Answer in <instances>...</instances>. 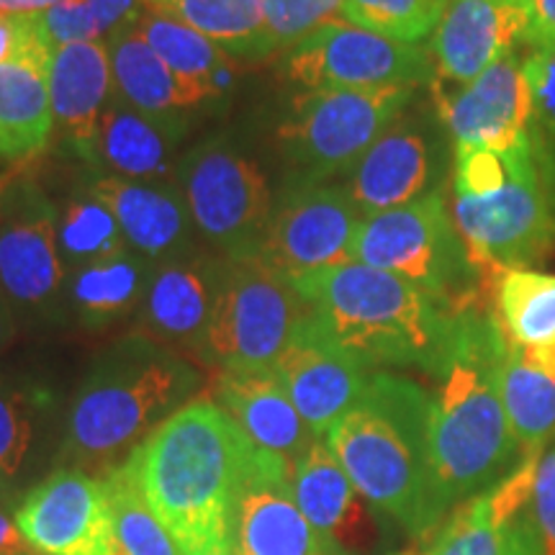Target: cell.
<instances>
[{"label": "cell", "instance_id": "4fadbf2b", "mask_svg": "<svg viewBox=\"0 0 555 555\" xmlns=\"http://www.w3.org/2000/svg\"><path fill=\"white\" fill-rule=\"evenodd\" d=\"M57 208L31 180L3 191L0 211V294L11 309L50 311L65 286Z\"/></svg>", "mask_w": 555, "mask_h": 555}, {"label": "cell", "instance_id": "f1b7e54d", "mask_svg": "<svg viewBox=\"0 0 555 555\" xmlns=\"http://www.w3.org/2000/svg\"><path fill=\"white\" fill-rule=\"evenodd\" d=\"M50 60H16L0 65V155L29 159L50 144L54 116Z\"/></svg>", "mask_w": 555, "mask_h": 555}, {"label": "cell", "instance_id": "816d5d0a", "mask_svg": "<svg viewBox=\"0 0 555 555\" xmlns=\"http://www.w3.org/2000/svg\"><path fill=\"white\" fill-rule=\"evenodd\" d=\"M547 555H555V551H551V553H547Z\"/></svg>", "mask_w": 555, "mask_h": 555}, {"label": "cell", "instance_id": "e575fe53", "mask_svg": "<svg viewBox=\"0 0 555 555\" xmlns=\"http://www.w3.org/2000/svg\"><path fill=\"white\" fill-rule=\"evenodd\" d=\"M114 517L116 555H183L155 512L144 504L127 468L119 466L103 476Z\"/></svg>", "mask_w": 555, "mask_h": 555}, {"label": "cell", "instance_id": "f907efd6", "mask_svg": "<svg viewBox=\"0 0 555 555\" xmlns=\"http://www.w3.org/2000/svg\"><path fill=\"white\" fill-rule=\"evenodd\" d=\"M21 555H37V553H21Z\"/></svg>", "mask_w": 555, "mask_h": 555}, {"label": "cell", "instance_id": "30bf717a", "mask_svg": "<svg viewBox=\"0 0 555 555\" xmlns=\"http://www.w3.org/2000/svg\"><path fill=\"white\" fill-rule=\"evenodd\" d=\"M176 185L193 224L221 258H258L275 201L255 159L229 139L211 137L180 157Z\"/></svg>", "mask_w": 555, "mask_h": 555}, {"label": "cell", "instance_id": "6da1fadb", "mask_svg": "<svg viewBox=\"0 0 555 555\" xmlns=\"http://www.w3.org/2000/svg\"><path fill=\"white\" fill-rule=\"evenodd\" d=\"M255 442L211 397L180 406L124 463L185 555L232 551V515Z\"/></svg>", "mask_w": 555, "mask_h": 555}, {"label": "cell", "instance_id": "7bdbcfd3", "mask_svg": "<svg viewBox=\"0 0 555 555\" xmlns=\"http://www.w3.org/2000/svg\"><path fill=\"white\" fill-rule=\"evenodd\" d=\"M90 11H93L101 37H111V34L137 26L150 9L144 0H90Z\"/></svg>", "mask_w": 555, "mask_h": 555}, {"label": "cell", "instance_id": "bcb514c9", "mask_svg": "<svg viewBox=\"0 0 555 555\" xmlns=\"http://www.w3.org/2000/svg\"><path fill=\"white\" fill-rule=\"evenodd\" d=\"M60 0H0V13H24V16H34L52 9Z\"/></svg>", "mask_w": 555, "mask_h": 555}, {"label": "cell", "instance_id": "f6af8a7d", "mask_svg": "<svg viewBox=\"0 0 555 555\" xmlns=\"http://www.w3.org/2000/svg\"><path fill=\"white\" fill-rule=\"evenodd\" d=\"M29 553L24 535H21L18 525L11 522V517H5L0 512V555H21Z\"/></svg>", "mask_w": 555, "mask_h": 555}, {"label": "cell", "instance_id": "d4e9b609", "mask_svg": "<svg viewBox=\"0 0 555 555\" xmlns=\"http://www.w3.org/2000/svg\"><path fill=\"white\" fill-rule=\"evenodd\" d=\"M211 399L237 422L255 446L286 457L291 466L317 440L275 371H217Z\"/></svg>", "mask_w": 555, "mask_h": 555}, {"label": "cell", "instance_id": "9c48e42d", "mask_svg": "<svg viewBox=\"0 0 555 555\" xmlns=\"http://www.w3.org/2000/svg\"><path fill=\"white\" fill-rule=\"evenodd\" d=\"M414 88L309 90L278 127V144L294 168V183H327L350 172L412 101Z\"/></svg>", "mask_w": 555, "mask_h": 555}, {"label": "cell", "instance_id": "277c9868", "mask_svg": "<svg viewBox=\"0 0 555 555\" xmlns=\"http://www.w3.org/2000/svg\"><path fill=\"white\" fill-rule=\"evenodd\" d=\"M288 281L319 332L365 367L416 365L440 376L457 314L422 288L356 260Z\"/></svg>", "mask_w": 555, "mask_h": 555}, {"label": "cell", "instance_id": "f546056e", "mask_svg": "<svg viewBox=\"0 0 555 555\" xmlns=\"http://www.w3.org/2000/svg\"><path fill=\"white\" fill-rule=\"evenodd\" d=\"M155 270V262L129 247L69 275V301L78 322L86 330H106L134 314L147 298Z\"/></svg>", "mask_w": 555, "mask_h": 555}, {"label": "cell", "instance_id": "52a82bcc", "mask_svg": "<svg viewBox=\"0 0 555 555\" xmlns=\"http://www.w3.org/2000/svg\"><path fill=\"white\" fill-rule=\"evenodd\" d=\"M350 258L386 270L422 288L455 314L486 307V288L470 266L442 189L412 204L373 214L360 221Z\"/></svg>", "mask_w": 555, "mask_h": 555}, {"label": "cell", "instance_id": "ab89813d", "mask_svg": "<svg viewBox=\"0 0 555 555\" xmlns=\"http://www.w3.org/2000/svg\"><path fill=\"white\" fill-rule=\"evenodd\" d=\"M41 37L50 50L78 44V41L101 39L99 24H95L90 0H60L52 9L37 13Z\"/></svg>", "mask_w": 555, "mask_h": 555}, {"label": "cell", "instance_id": "ee69618b", "mask_svg": "<svg viewBox=\"0 0 555 555\" xmlns=\"http://www.w3.org/2000/svg\"><path fill=\"white\" fill-rule=\"evenodd\" d=\"M532 24L527 31V47L555 44V0H530Z\"/></svg>", "mask_w": 555, "mask_h": 555}, {"label": "cell", "instance_id": "5bb4252c", "mask_svg": "<svg viewBox=\"0 0 555 555\" xmlns=\"http://www.w3.org/2000/svg\"><path fill=\"white\" fill-rule=\"evenodd\" d=\"M16 525L37 555H116L106 481L86 470L60 468L34 486Z\"/></svg>", "mask_w": 555, "mask_h": 555}, {"label": "cell", "instance_id": "44dd1931", "mask_svg": "<svg viewBox=\"0 0 555 555\" xmlns=\"http://www.w3.org/2000/svg\"><path fill=\"white\" fill-rule=\"evenodd\" d=\"M88 193L108 206L129 247L155 266L196 253L193 247L196 224L176 183H139L116 176H99L90 180Z\"/></svg>", "mask_w": 555, "mask_h": 555}, {"label": "cell", "instance_id": "603a6c76", "mask_svg": "<svg viewBox=\"0 0 555 555\" xmlns=\"http://www.w3.org/2000/svg\"><path fill=\"white\" fill-rule=\"evenodd\" d=\"M185 137V114H152L111 90L99 127V168L139 183H172Z\"/></svg>", "mask_w": 555, "mask_h": 555}, {"label": "cell", "instance_id": "836d02e7", "mask_svg": "<svg viewBox=\"0 0 555 555\" xmlns=\"http://www.w3.org/2000/svg\"><path fill=\"white\" fill-rule=\"evenodd\" d=\"M57 237L67 275L129 249L119 221L108 211V206H103L90 193L69 201L65 206L60 217Z\"/></svg>", "mask_w": 555, "mask_h": 555}, {"label": "cell", "instance_id": "3957f363", "mask_svg": "<svg viewBox=\"0 0 555 555\" xmlns=\"http://www.w3.org/2000/svg\"><path fill=\"white\" fill-rule=\"evenodd\" d=\"M198 386V367L147 332L116 339L90 363L75 393L62 457L86 474L108 476L189 404Z\"/></svg>", "mask_w": 555, "mask_h": 555}, {"label": "cell", "instance_id": "484cf974", "mask_svg": "<svg viewBox=\"0 0 555 555\" xmlns=\"http://www.w3.org/2000/svg\"><path fill=\"white\" fill-rule=\"evenodd\" d=\"M106 47L114 93L131 106L152 114H185L221 95V88L183 78L165 65L137 26L111 34Z\"/></svg>", "mask_w": 555, "mask_h": 555}, {"label": "cell", "instance_id": "9a60e30c", "mask_svg": "<svg viewBox=\"0 0 555 555\" xmlns=\"http://www.w3.org/2000/svg\"><path fill=\"white\" fill-rule=\"evenodd\" d=\"M332 547L298 509L294 466L255 448L234 504L232 555H330Z\"/></svg>", "mask_w": 555, "mask_h": 555}, {"label": "cell", "instance_id": "cb8c5ba5", "mask_svg": "<svg viewBox=\"0 0 555 555\" xmlns=\"http://www.w3.org/2000/svg\"><path fill=\"white\" fill-rule=\"evenodd\" d=\"M47 78L54 127L82 163L99 168V127L114 90L108 47L101 39L60 47L52 52Z\"/></svg>", "mask_w": 555, "mask_h": 555}, {"label": "cell", "instance_id": "7dc6e473", "mask_svg": "<svg viewBox=\"0 0 555 555\" xmlns=\"http://www.w3.org/2000/svg\"><path fill=\"white\" fill-rule=\"evenodd\" d=\"M13 335H16V319H13L11 304L0 294V352L11 345Z\"/></svg>", "mask_w": 555, "mask_h": 555}, {"label": "cell", "instance_id": "d590c367", "mask_svg": "<svg viewBox=\"0 0 555 555\" xmlns=\"http://www.w3.org/2000/svg\"><path fill=\"white\" fill-rule=\"evenodd\" d=\"M450 0H343V21L404 44L433 37Z\"/></svg>", "mask_w": 555, "mask_h": 555}, {"label": "cell", "instance_id": "5b68a950", "mask_svg": "<svg viewBox=\"0 0 555 555\" xmlns=\"http://www.w3.org/2000/svg\"><path fill=\"white\" fill-rule=\"evenodd\" d=\"M433 397L412 380L376 373L363 399L327 433V446L358 494L409 532L446 515L429 461Z\"/></svg>", "mask_w": 555, "mask_h": 555}, {"label": "cell", "instance_id": "83f0119b", "mask_svg": "<svg viewBox=\"0 0 555 555\" xmlns=\"http://www.w3.org/2000/svg\"><path fill=\"white\" fill-rule=\"evenodd\" d=\"M499 391L522 453L543 450L547 437L555 435V345L506 343Z\"/></svg>", "mask_w": 555, "mask_h": 555}, {"label": "cell", "instance_id": "d6986e66", "mask_svg": "<svg viewBox=\"0 0 555 555\" xmlns=\"http://www.w3.org/2000/svg\"><path fill=\"white\" fill-rule=\"evenodd\" d=\"M273 371L317 440L327 437L371 384L367 367L322 335L311 317L291 339Z\"/></svg>", "mask_w": 555, "mask_h": 555}, {"label": "cell", "instance_id": "60d3db41", "mask_svg": "<svg viewBox=\"0 0 555 555\" xmlns=\"http://www.w3.org/2000/svg\"><path fill=\"white\" fill-rule=\"evenodd\" d=\"M29 57L52 60V50L41 37L37 13H0V65Z\"/></svg>", "mask_w": 555, "mask_h": 555}, {"label": "cell", "instance_id": "7a4b0ae2", "mask_svg": "<svg viewBox=\"0 0 555 555\" xmlns=\"http://www.w3.org/2000/svg\"><path fill=\"white\" fill-rule=\"evenodd\" d=\"M506 339L494 309L474 307L455 319V335L429 412V461L442 509L481 496L519 466L499 376Z\"/></svg>", "mask_w": 555, "mask_h": 555}, {"label": "cell", "instance_id": "8d00e7d4", "mask_svg": "<svg viewBox=\"0 0 555 555\" xmlns=\"http://www.w3.org/2000/svg\"><path fill=\"white\" fill-rule=\"evenodd\" d=\"M270 57L343 16V0H262Z\"/></svg>", "mask_w": 555, "mask_h": 555}, {"label": "cell", "instance_id": "c3c4849f", "mask_svg": "<svg viewBox=\"0 0 555 555\" xmlns=\"http://www.w3.org/2000/svg\"><path fill=\"white\" fill-rule=\"evenodd\" d=\"M201 555H232V551H211V553H201Z\"/></svg>", "mask_w": 555, "mask_h": 555}, {"label": "cell", "instance_id": "b9f144b4", "mask_svg": "<svg viewBox=\"0 0 555 555\" xmlns=\"http://www.w3.org/2000/svg\"><path fill=\"white\" fill-rule=\"evenodd\" d=\"M532 512H535L545 545L555 551V450L540 455L538 461L535 491H532Z\"/></svg>", "mask_w": 555, "mask_h": 555}, {"label": "cell", "instance_id": "ba28073f", "mask_svg": "<svg viewBox=\"0 0 555 555\" xmlns=\"http://www.w3.org/2000/svg\"><path fill=\"white\" fill-rule=\"evenodd\" d=\"M307 317V301L286 275L260 258H221L198 360L214 371H273Z\"/></svg>", "mask_w": 555, "mask_h": 555}, {"label": "cell", "instance_id": "f35d334b", "mask_svg": "<svg viewBox=\"0 0 555 555\" xmlns=\"http://www.w3.org/2000/svg\"><path fill=\"white\" fill-rule=\"evenodd\" d=\"M525 78L532 101V127L555 152V44L530 47Z\"/></svg>", "mask_w": 555, "mask_h": 555}, {"label": "cell", "instance_id": "7402d4cb", "mask_svg": "<svg viewBox=\"0 0 555 555\" xmlns=\"http://www.w3.org/2000/svg\"><path fill=\"white\" fill-rule=\"evenodd\" d=\"M219 270L221 258L198 249L157 266L142 304V332L180 350V356L189 352L198 360L217 298Z\"/></svg>", "mask_w": 555, "mask_h": 555}, {"label": "cell", "instance_id": "2e32d148", "mask_svg": "<svg viewBox=\"0 0 555 555\" xmlns=\"http://www.w3.org/2000/svg\"><path fill=\"white\" fill-rule=\"evenodd\" d=\"M530 24V0H450L429 41L433 93L474 82L519 41L525 44Z\"/></svg>", "mask_w": 555, "mask_h": 555}, {"label": "cell", "instance_id": "e0dca14e", "mask_svg": "<svg viewBox=\"0 0 555 555\" xmlns=\"http://www.w3.org/2000/svg\"><path fill=\"white\" fill-rule=\"evenodd\" d=\"M540 450L481 496L468 499L435 538L427 555H547L538 519L527 506L535 491Z\"/></svg>", "mask_w": 555, "mask_h": 555}, {"label": "cell", "instance_id": "4dcf8cb0", "mask_svg": "<svg viewBox=\"0 0 555 555\" xmlns=\"http://www.w3.org/2000/svg\"><path fill=\"white\" fill-rule=\"evenodd\" d=\"M219 44L229 57L260 62L270 57L262 0H144Z\"/></svg>", "mask_w": 555, "mask_h": 555}, {"label": "cell", "instance_id": "d6a6232c", "mask_svg": "<svg viewBox=\"0 0 555 555\" xmlns=\"http://www.w3.org/2000/svg\"><path fill=\"white\" fill-rule=\"evenodd\" d=\"M137 29L159 54V60L176 69L178 75L221 88V78L229 73V60L232 57L211 39H206L204 34L191 29L189 24L170 16V13L155 9H150L139 18Z\"/></svg>", "mask_w": 555, "mask_h": 555}, {"label": "cell", "instance_id": "8fae6325", "mask_svg": "<svg viewBox=\"0 0 555 555\" xmlns=\"http://www.w3.org/2000/svg\"><path fill=\"white\" fill-rule=\"evenodd\" d=\"M281 73L309 90L416 88L433 82V57L420 44H404L347 21L319 26L283 52Z\"/></svg>", "mask_w": 555, "mask_h": 555}, {"label": "cell", "instance_id": "7c38bea8", "mask_svg": "<svg viewBox=\"0 0 555 555\" xmlns=\"http://www.w3.org/2000/svg\"><path fill=\"white\" fill-rule=\"evenodd\" d=\"M360 221L363 214L345 185L288 180L273 206L258 258L286 278L343 266L352 260Z\"/></svg>", "mask_w": 555, "mask_h": 555}, {"label": "cell", "instance_id": "8992f818", "mask_svg": "<svg viewBox=\"0 0 555 555\" xmlns=\"http://www.w3.org/2000/svg\"><path fill=\"white\" fill-rule=\"evenodd\" d=\"M509 176L483 196H453V221L470 266L494 291L504 270H525L555 253V159L532 127L506 152Z\"/></svg>", "mask_w": 555, "mask_h": 555}, {"label": "cell", "instance_id": "ffe728a7", "mask_svg": "<svg viewBox=\"0 0 555 555\" xmlns=\"http://www.w3.org/2000/svg\"><path fill=\"white\" fill-rule=\"evenodd\" d=\"M440 168L437 139L422 124L399 119L358 159L345 191L365 219L440 189Z\"/></svg>", "mask_w": 555, "mask_h": 555}, {"label": "cell", "instance_id": "4316f807", "mask_svg": "<svg viewBox=\"0 0 555 555\" xmlns=\"http://www.w3.org/2000/svg\"><path fill=\"white\" fill-rule=\"evenodd\" d=\"M294 496L304 517L332 543L358 545L365 540V506L327 442H311L294 466Z\"/></svg>", "mask_w": 555, "mask_h": 555}, {"label": "cell", "instance_id": "1f68e13d", "mask_svg": "<svg viewBox=\"0 0 555 555\" xmlns=\"http://www.w3.org/2000/svg\"><path fill=\"white\" fill-rule=\"evenodd\" d=\"M494 314L509 345H555V275L504 270L494 286Z\"/></svg>", "mask_w": 555, "mask_h": 555}, {"label": "cell", "instance_id": "ac0fdd59", "mask_svg": "<svg viewBox=\"0 0 555 555\" xmlns=\"http://www.w3.org/2000/svg\"><path fill=\"white\" fill-rule=\"evenodd\" d=\"M455 150L509 152L532 131V101L525 57L504 54L468 86L433 93Z\"/></svg>", "mask_w": 555, "mask_h": 555}, {"label": "cell", "instance_id": "681fc988", "mask_svg": "<svg viewBox=\"0 0 555 555\" xmlns=\"http://www.w3.org/2000/svg\"><path fill=\"white\" fill-rule=\"evenodd\" d=\"M0 211H3V189H0Z\"/></svg>", "mask_w": 555, "mask_h": 555}, {"label": "cell", "instance_id": "74e56055", "mask_svg": "<svg viewBox=\"0 0 555 555\" xmlns=\"http://www.w3.org/2000/svg\"><path fill=\"white\" fill-rule=\"evenodd\" d=\"M34 414L37 399L0 378V481L24 466L34 442Z\"/></svg>", "mask_w": 555, "mask_h": 555}]
</instances>
